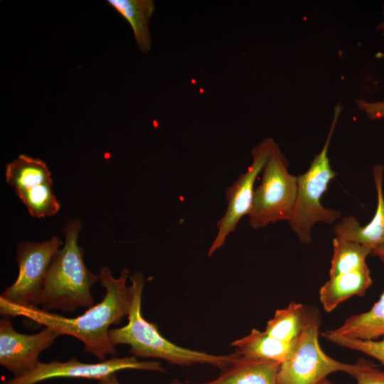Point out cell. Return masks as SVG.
I'll list each match as a JSON object with an SVG mask.
<instances>
[{
	"instance_id": "1",
	"label": "cell",
	"mask_w": 384,
	"mask_h": 384,
	"mask_svg": "<svg viewBox=\"0 0 384 384\" xmlns=\"http://www.w3.org/2000/svg\"><path fill=\"white\" fill-rule=\"evenodd\" d=\"M105 289L102 301L76 317L43 310L35 306H19L0 299V313L3 316H21L50 328L60 335L73 336L83 343L84 349L100 361L117 353L109 338L110 327L119 324L129 314L132 299L131 286L127 285L129 270H122L118 278L113 277L107 267L97 274Z\"/></svg>"
},
{
	"instance_id": "2",
	"label": "cell",
	"mask_w": 384,
	"mask_h": 384,
	"mask_svg": "<svg viewBox=\"0 0 384 384\" xmlns=\"http://www.w3.org/2000/svg\"><path fill=\"white\" fill-rule=\"evenodd\" d=\"M132 299L127 315V324L110 329L109 338L114 346L128 345L129 353L135 357L163 359L171 364L191 366L208 364L223 370L239 356L235 351L228 355H213L177 346L165 338L157 326L146 320L142 314V297L144 285V276L137 272L129 277Z\"/></svg>"
},
{
	"instance_id": "3",
	"label": "cell",
	"mask_w": 384,
	"mask_h": 384,
	"mask_svg": "<svg viewBox=\"0 0 384 384\" xmlns=\"http://www.w3.org/2000/svg\"><path fill=\"white\" fill-rule=\"evenodd\" d=\"M81 228V223L74 220L63 228L65 242L55 255L43 287L32 306L69 313L95 305L91 288L99 279L85 264L83 249L78 243Z\"/></svg>"
},
{
	"instance_id": "4",
	"label": "cell",
	"mask_w": 384,
	"mask_h": 384,
	"mask_svg": "<svg viewBox=\"0 0 384 384\" xmlns=\"http://www.w3.org/2000/svg\"><path fill=\"white\" fill-rule=\"evenodd\" d=\"M341 108L336 106L330 131L320 153L315 156L308 170L297 176V196L289 225L302 243L311 241V230L316 223H333L341 217L338 210L326 208L321 198L327 191L331 181L336 176L332 169L328 149Z\"/></svg>"
},
{
	"instance_id": "5",
	"label": "cell",
	"mask_w": 384,
	"mask_h": 384,
	"mask_svg": "<svg viewBox=\"0 0 384 384\" xmlns=\"http://www.w3.org/2000/svg\"><path fill=\"white\" fill-rule=\"evenodd\" d=\"M297 191V176L288 171V161L275 143L255 189L249 223L255 229L279 220L289 221Z\"/></svg>"
},
{
	"instance_id": "6",
	"label": "cell",
	"mask_w": 384,
	"mask_h": 384,
	"mask_svg": "<svg viewBox=\"0 0 384 384\" xmlns=\"http://www.w3.org/2000/svg\"><path fill=\"white\" fill-rule=\"evenodd\" d=\"M319 318L308 309L304 329L298 337L290 357L280 364L278 384H318L335 372H344L353 376L354 364L345 363L329 356L319 341Z\"/></svg>"
},
{
	"instance_id": "7",
	"label": "cell",
	"mask_w": 384,
	"mask_h": 384,
	"mask_svg": "<svg viewBox=\"0 0 384 384\" xmlns=\"http://www.w3.org/2000/svg\"><path fill=\"white\" fill-rule=\"evenodd\" d=\"M63 242L57 236L41 242H22L17 245L18 274L0 299L19 306L33 305L40 294L50 263Z\"/></svg>"
},
{
	"instance_id": "8",
	"label": "cell",
	"mask_w": 384,
	"mask_h": 384,
	"mask_svg": "<svg viewBox=\"0 0 384 384\" xmlns=\"http://www.w3.org/2000/svg\"><path fill=\"white\" fill-rule=\"evenodd\" d=\"M164 371L159 362L139 361L135 356L116 358L99 363H83L75 358L67 361L39 362L28 373L18 378L5 380L2 384H37L52 378H77L102 380L117 372L127 370Z\"/></svg>"
},
{
	"instance_id": "9",
	"label": "cell",
	"mask_w": 384,
	"mask_h": 384,
	"mask_svg": "<svg viewBox=\"0 0 384 384\" xmlns=\"http://www.w3.org/2000/svg\"><path fill=\"white\" fill-rule=\"evenodd\" d=\"M274 144L272 139L267 138L255 146L252 150V164L247 171L241 174L227 188V209L217 223L218 232L209 248L208 256H211L223 246L228 236L235 230L241 218L249 215L252 205L255 181L262 171Z\"/></svg>"
},
{
	"instance_id": "10",
	"label": "cell",
	"mask_w": 384,
	"mask_h": 384,
	"mask_svg": "<svg viewBox=\"0 0 384 384\" xmlns=\"http://www.w3.org/2000/svg\"><path fill=\"white\" fill-rule=\"evenodd\" d=\"M60 335L44 327L33 334L16 331L9 317L0 319V365L14 375L21 377L39 363V356L50 348Z\"/></svg>"
},
{
	"instance_id": "11",
	"label": "cell",
	"mask_w": 384,
	"mask_h": 384,
	"mask_svg": "<svg viewBox=\"0 0 384 384\" xmlns=\"http://www.w3.org/2000/svg\"><path fill=\"white\" fill-rule=\"evenodd\" d=\"M383 166L373 168V177L378 196L375 213L371 220L362 226L353 216L341 219L334 228L336 238L363 245L372 251L384 245V196L383 193Z\"/></svg>"
},
{
	"instance_id": "12",
	"label": "cell",
	"mask_w": 384,
	"mask_h": 384,
	"mask_svg": "<svg viewBox=\"0 0 384 384\" xmlns=\"http://www.w3.org/2000/svg\"><path fill=\"white\" fill-rule=\"evenodd\" d=\"M371 284L368 267L329 277L319 289L320 302L326 312H331L350 297L363 296Z\"/></svg>"
},
{
	"instance_id": "13",
	"label": "cell",
	"mask_w": 384,
	"mask_h": 384,
	"mask_svg": "<svg viewBox=\"0 0 384 384\" xmlns=\"http://www.w3.org/2000/svg\"><path fill=\"white\" fill-rule=\"evenodd\" d=\"M296 341L283 342L271 337L265 331L253 329L248 335L234 341L231 345L245 359L282 364L292 355Z\"/></svg>"
},
{
	"instance_id": "14",
	"label": "cell",
	"mask_w": 384,
	"mask_h": 384,
	"mask_svg": "<svg viewBox=\"0 0 384 384\" xmlns=\"http://www.w3.org/2000/svg\"><path fill=\"white\" fill-rule=\"evenodd\" d=\"M280 364L250 361L240 356L215 379L199 384H278Z\"/></svg>"
},
{
	"instance_id": "15",
	"label": "cell",
	"mask_w": 384,
	"mask_h": 384,
	"mask_svg": "<svg viewBox=\"0 0 384 384\" xmlns=\"http://www.w3.org/2000/svg\"><path fill=\"white\" fill-rule=\"evenodd\" d=\"M384 265V257H380ZM326 334L359 340H377L384 336V291L370 309L353 315Z\"/></svg>"
},
{
	"instance_id": "16",
	"label": "cell",
	"mask_w": 384,
	"mask_h": 384,
	"mask_svg": "<svg viewBox=\"0 0 384 384\" xmlns=\"http://www.w3.org/2000/svg\"><path fill=\"white\" fill-rule=\"evenodd\" d=\"M112 6L131 26L136 43L142 53L151 48L149 21L154 11L152 0H108Z\"/></svg>"
},
{
	"instance_id": "17",
	"label": "cell",
	"mask_w": 384,
	"mask_h": 384,
	"mask_svg": "<svg viewBox=\"0 0 384 384\" xmlns=\"http://www.w3.org/2000/svg\"><path fill=\"white\" fill-rule=\"evenodd\" d=\"M6 181L15 192L53 182L51 172L41 159L25 154L19 155L6 165Z\"/></svg>"
},
{
	"instance_id": "18",
	"label": "cell",
	"mask_w": 384,
	"mask_h": 384,
	"mask_svg": "<svg viewBox=\"0 0 384 384\" xmlns=\"http://www.w3.org/2000/svg\"><path fill=\"white\" fill-rule=\"evenodd\" d=\"M308 309L302 304L291 302L286 308L278 309L267 321L265 332L279 341L292 343L302 333Z\"/></svg>"
},
{
	"instance_id": "19",
	"label": "cell",
	"mask_w": 384,
	"mask_h": 384,
	"mask_svg": "<svg viewBox=\"0 0 384 384\" xmlns=\"http://www.w3.org/2000/svg\"><path fill=\"white\" fill-rule=\"evenodd\" d=\"M371 250L357 242L335 237L329 277L365 268L366 260Z\"/></svg>"
},
{
	"instance_id": "20",
	"label": "cell",
	"mask_w": 384,
	"mask_h": 384,
	"mask_svg": "<svg viewBox=\"0 0 384 384\" xmlns=\"http://www.w3.org/2000/svg\"><path fill=\"white\" fill-rule=\"evenodd\" d=\"M52 187L53 182H48L16 191V193L31 216L44 218L55 215L60 208L59 201L52 191Z\"/></svg>"
},
{
	"instance_id": "21",
	"label": "cell",
	"mask_w": 384,
	"mask_h": 384,
	"mask_svg": "<svg viewBox=\"0 0 384 384\" xmlns=\"http://www.w3.org/2000/svg\"><path fill=\"white\" fill-rule=\"evenodd\" d=\"M323 337L336 345L363 353L372 357L384 366V338L377 340H359L328 335L322 333Z\"/></svg>"
},
{
	"instance_id": "22",
	"label": "cell",
	"mask_w": 384,
	"mask_h": 384,
	"mask_svg": "<svg viewBox=\"0 0 384 384\" xmlns=\"http://www.w3.org/2000/svg\"><path fill=\"white\" fill-rule=\"evenodd\" d=\"M356 364L357 368L353 377L357 384H384V370L365 359L359 360Z\"/></svg>"
},
{
	"instance_id": "23",
	"label": "cell",
	"mask_w": 384,
	"mask_h": 384,
	"mask_svg": "<svg viewBox=\"0 0 384 384\" xmlns=\"http://www.w3.org/2000/svg\"><path fill=\"white\" fill-rule=\"evenodd\" d=\"M358 107L371 119H378L384 117V100L380 102H368L357 100Z\"/></svg>"
},
{
	"instance_id": "24",
	"label": "cell",
	"mask_w": 384,
	"mask_h": 384,
	"mask_svg": "<svg viewBox=\"0 0 384 384\" xmlns=\"http://www.w3.org/2000/svg\"><path fill=\"white\" fill-rule=\"evenodd\" d=\"M97 384H120V383L119 382L116 374H113L105 379L100 380ZM169 384H183V383L180 382L179 380H172Z\"/></svg>"
},
{
	"instance_id": "25",
	"label": "cell",
	"mask_w": 384,
	"mask_h": 384,
	"mask_svg": "<svg viewBox=\"0 0 384 384\" xmlns=\"http://www.w3.org/2000/svg\"><path fill=\"white\" fill-rule=\"evenodd\" d=\"M371 254H373L375 255L384 257V245L378 247L377 248L374 249Z\"/></svg>"
},
{
	"instance_id": "26",
	"label": "cell",
	"mask_w": 384,
	"mask_h": 384,
	"mask_svg": "<svg viewBox=\"0 0 384 384\" xmlns=\"http://www.w3.org/2000/svg\"><path fill=\"white\" fill-rule=\"evenodd\" d=\"M318 384H334V383L327 380V378H325L321 382H319Z\"/></svg>"
},
{
	"instance_id": "27",
	"label": "cell",
	"mask_w": 384,
	"mask_h": 384,
	"mask_svg": "<svg viewBox=\"0 0 384 384\" xmlns=\"http://www.w3.org/2000/svg\"><path fill=\"white\" fill-rule=\"evenodd\" d=\"M378 28L380 29V30H381L382 32L384 33V22L380 23V24L378 26Z\"/></svg>"
}]
</instances>
